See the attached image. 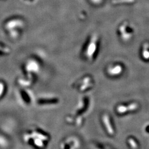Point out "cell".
Masks as SVG:
<instances>
[{"label": "cell", "mask_w": 149, "mask_h": 149, "mask_svg": "<svg viewBox=\"0 0 149 149\" xmlns=\"http://www.w3.org/2000/svg\"><path fill=\"white\" fill-rule=\"evenodd\" d=\"M93 2H95L96 3H97V2H98V0H92ZM99 1H100V0H99Z\"/></svg>", "instance_id": "cell-3"}, {"label": "cell", "mask_w": 149, "mask_h": 149, "mask_svg": "<svg viewBox=\"0 0 149 149\" xmlns=\"http://www.w3.org/2000/svg\"><path fill=\"white\" fill-rule=\"evenodd\" d=\"M25 139L28 143L32 145L35 148H42L45 146L44 141L47 140L48 137L43 133L34 130L26 134Z\"/></svg>", "instance_id": "cell-1"}, {"label": "cell", "mask_w": 149, "mask_h": 149, "mask_svg": "<svg viewBox=\"0 0 149 149\" xmlns=\"http://www.w3.org/2000/svg\"><path fill=\"white\" fill-rule=\"evenodd\" d=\"M124 1H127L129 2H134V0H118V1H116V2L114 1V3H117V2H125Z\"/></svg>", "instance_id": "cell-2"}]
</instances>
